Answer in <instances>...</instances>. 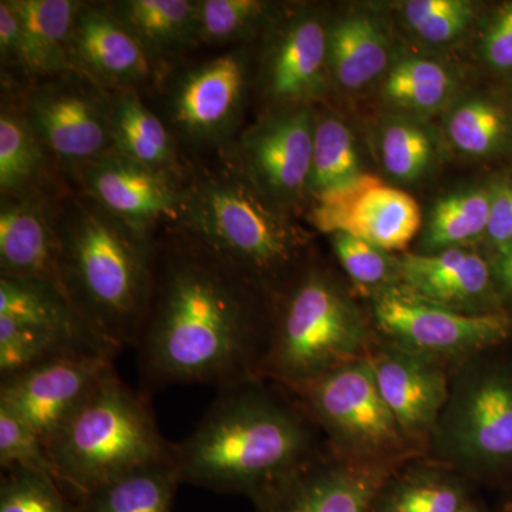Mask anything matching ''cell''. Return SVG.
Segmentation results:
<instances>
[{
	"label": "cell",
	"mask_w": 512,
	"mask_h": 512,
	"mask_svg": "<svg viewBox=\"0 0 512 512\" xmlns=\"http://www.w3.org/2000/svg\"><path fill=\"white\" fill-rule=\"evenodd\" d=\"M461 512H485V511L483 510V507H480V505H478L476 503V501L471 500L470 503H468L466 505V508H464V510Z\"/></svg>",
	"instance_id": "45"
},
{
	"label": "cell",
	"mask_w": 512,
	"mask_h": 512,
	"mask_svg": "<svg viewBox=\"0 0 512 512\" xmlns=\"http://www.w3.org/2000/svg\"><path fill=\"white\" fill-rule=\"evenodd\" d=\"M15 96L64 180L114 150L111 92L84 74L69 70L35 80Z\"/></svg>",
	"instance_id": "10"
},
{
	"label": "cell",
	"mask_w": 512,
	"mask_h": 512,
	"mask_svg": "<svg viewBox=\"0 0 512 512\" xmlns=\"http://www.w3.org/2000/svg\"><path fill=\"white\" fill-rule=\"evenodd\" d=\"M490 261L512 242V178L494 185L490 224L484 237Z\"/></svg>",
	"instance_id": "42"
},
{
	"label": "cell",
	"mask_w": 512,
	"mask_h": 512,
	"mask_svg": "<svg viewBox=\"0 0 512 512\" xmlns=\"http://www.w3.org/2000/svg\"><path fill=\"white\" fill-rule=\"evenodd\" d=\"M471 500L466 477L429 458L416 457L390 474L372 512H461Z\"/></svg>",
	"instance_id": "26"
},
{
	"label": "cell",
	"mask_w": 512,
	"mask_h": 512,
	"mask_svg": "<svg viewBox=\"0 0 512 512\" xmlns=\"http://www.w3.org/2000/svg\"><path fill=\"white\" fill-rule=\"evenodd\" d=\"M0 512H77L55 477L28 470L3 471Z\"/></svg>",
	"instance_id": "36"
},
{
	"label": "cell",
	"mask_w": 512,
	"mask_h": 512,
	"mask_svg": "<svg viewBox=\"0 0 512 512\" xmlns=\"http://www.w3.org/2000/svg\"><path fill=\"white\" fill-rule=\"evenodd\" d=\"M269 9V3L259 0H197L200 45L241 46L264 25Z\"/></svg>",
	"instance_id": "34"
},
{
	"label": "cell",
	"mask_w": 512,
	"mask_h": 512,
	"mask_svg": "<svg viewBox=\"0 0 512 512\" xmlns=\"http://www.w3.org/2000/svg\"><path fill=\"white\" fill-rule=\"evenodd\" d=\"M111 133L116 153L184 183L191 160L171 128L134 90L111 92Z\"/></svg>",
	"instance_id": "22"
},
{
	"label": "cell",
	"mask_w": 512,
	"mask_h": 512,
	"mask_svg": "<svg viewBox=\"0 0 512 512\" xmlns=\"http://www.w3.org/2000/svg\"><path fill=\"white\" fill-rule=\"evenodd\" d=\"M72 70L109 92L153 94L164 72L107 2H83L70 39Z\"/></svg>",
	"instance_id": "15"
},
{
	"label": "cell",
	"mask_w": 512,
	"mask_h": 512,
	"mask_svg": "<svg viewBox=\"0 0 512 512\" xmlns=\"http://www.w3.org/2000/svg\"><path fill=\"white\" fill-rule=\"evenodd\" d=\"M318 427L281 384L251 377L218 389L195 429L174 443L183 484L259 500L315 460Z\"/></svg>",
	"instance_id": "2"
},
{
	"label": "cell",
	"mask_w": 512,
	"mask_h": 512,
	"mask_svg": "<svg viewBox=\"0 0 512 512\" xmlns=\"http://www.w3.org/2000/svg\"><path fill=\"white\" fill-rule=\"evenodd\" d=\"M367 359L404 436L426 456L450 394L453 367L379 338Z\"/></svg>",
	"instance_id": "17"
},
{
	"label": "cell",
	"mask_w": 512,
	"mask_h": 512,
	"mask_svg": "<svg viewBox=\"0 0 512 512\" xmlns=\"http://www.w3.org/2000/svg\"><path fill=\"white\" fill-rule=\"evenodd\" d=\"M481 50L485 63L497 72L512 70V3L500 6L485 26Z\"/></svg>",
	"instance_id": "41"
},
{
	"label": "cell",
	"mask_w": 512,
	"mask_h": 512,
	"mask_svg": "<svg viewBox=\"0 0 512 512\" xmlns=\"http://www.w3.org/2000/svg\"><path fill=\"white\" fill-rule=\"evenodd\" d=\"M400 466L322 453L256 500V512H372L380 488Z\"/></svg>",
	"instance_id": "18"
},
{
	"label": "cell",
	"mask_w": 512,
	"mask_h": 512,
	"mask_svg": "<svg viewBox=\"0 0 512 512\" xmlns=\"http://www.w3.org/2000/svg\"><path fill=\"white\" fill-rule=\"evenodd\" d=\"M512 121L500 104L488 99L464 101L447 120V134L461 153L490 157L508 143Z\"/></svg>",
	"instance_id": "33"
},
{
	"label": "cell",
	"mask_w": 512,
	"mask_h": 512,
	"mask_svg": "<svg viewBox=\"0 0 512 512\" xmlns=\"http://www.w3.org/2000/svg\"><path fill=\"white\" fill-rule=\"evenodd\" d=\"M311 221L323 234H348L386 252L404 251L421 225L412 195L372 174L315 198Z\"/></svg>",
	"instance_id": "14"
},
{
	"label": "cell",
	"mask_w": 512,
	"mask_h": 512,
	"mask_svg": "<svg viewBox=\"0 0 512 512\" xmlns=\"http://www.w3.org/2000/svg\"><path fill=\"white\" fill-rule=\"evenodd\" d=\"M22 30L28 82L72 70L70 39L82 0H6Z\"/></svg>",
	"instance_id": "25"
},
{
	"label": "cell",
	"mask_w": 512,
	"mask_h": 512,
	"mask_svg": "<svg viewBox=\"0 0 512 512\" xmlns=\"http://www.w3.org/2000/svg\"><path fill=\"white\" fill-rule=\"evenodd\" d=\"M77 352L113 355L86 340L0 318V379Z\"/></svg>",
	"instance_id": "31"
},
{
	"label": "cell",
	"mask_w": 512,
	"mask_h": 512,
	"mask_svg": "<svg viewBox=\"0 0 512 512\" xmlns=\"http://www.w3.org/2000/svg\"><path fill=\"white\" fill-rule=\"evenodd\" d=\"M146 394L113 369L47 443L56 481L72 501L137 468L174 460V443L158 429Z\"/></svg>",
	"instance_id": "6"
},
{
	"label": "cell",
	"mask_w": 512,
	"mask_h": 512,
	"mask_svg": "<svg viewBox=\"0 0 512 512\" xmlns=\"http://www.w3.org/2000/svg\"><path fill=\"white\" fill-rule=\"evenodd\" d=\"M117 18L146 47L164 72L200 47L197 0H113Z\"/></svg>",
	"instance_id": "23"
},
{
	"label": "cell",
	"mask_w": 512,
	"mask_h": 512,
	"mask_svg": "<svg viewBox=\"0 0 512 512\" xmlns=\"http://www.w3.org/2000/svg\"><path fill=\"white\" fill-rule=\"evenodd\" d=\"M360 174L355 140L349 128L336 117L316 119L308 195L318 198L350 183Z\"/></svg>",
	"instance_id": "32"
},
{
	"label": "cell",
	"mask_w": 512,
	"mask_h": 512,
	"mask_svg": "<svg viewBox=\"0 0 512 512\" xmlns=\"http://www.w3.org/2000/svg\"><path fill=\"white\" fill-rule=\"evenodd\" d=\"M397 261L400 284L427 301L471 315L507 313L495 288L490 261L473 249L406 254Z\"/></svg>",
	"instance_id": "21"
},
{
	"label": "cell",
	"mask_w": 512,
	"mask_h": 512,
	"mask_svg": "<svg viewBox=\"0 0 512 512\" xmlns=\"http://www.w3.org/2000/svg\"><path fill=\"white\" fill-rule=\"evenodd\" d=\"M433 143L416 124L396 121L382 137V160L387 173L400 181H414L429 168Z\"/></svg>",
	"instance_id": "38"
},
{
	"label": "cell",
	"mask_w": 512,
	"mask_h": 512,
	"mask_svg": "<svg viewBox=\"0 0 512 512\" xmlns=\"http://www.w3.org/2000/svg\"><path fill=\"white\" fill-rule=\"evenodd\" d=\"M315 121L311 107L272 109L228 147L249 178L285 210L308 195Z\"/></svg>",
	"instance_id": "12"
},
{
	"label": "cell",
	"mask_w": 512,
	"mask_h": 512,
	"mask_svg": "<svg viewBox=\"0 0 512 512\" xmlns=\"http://www.w3.org/2000/svg\"><path fill=\"white\" fill-rule=\"evenodd\" d=\"M274 296L178 225L154 237L151 288L134 348L147 392L262 377Z\"/></svg>",
	"instance_id": "1"
},
{
	"label": "cell",
	"mask_w": 512,
	"mask_h": 512,
	"mask_svg": "<svg viewBox=\"0 0 512 512\" xmlns=\"http://www.w3.org/2000/svg\"><path fill=\"white\" fill-rule=\"evenodd\" d=\"M494 185L448 195L431 212L421 254H434L450 248H463L474 239L484 238L490 224Z\"/></svg>",
	"instance_id": "30"
},
{
	"label": "cell",
	"mask_w": 512,
	"mask_h": 512,
	"mask_svg": "<svg viewBox=\"0 0 512 512\" xmlns=\"http://www.w3.org/2000/svg\"><path fill=\"white\" fill-rule=\"evenodd\" d=\"M427 458L467 480L512 485V359L498 349L453 367Z\"/></svg>",
	"instance_id": "7"
},
{
	"label": "cell",
	"mask_w": 512,
	"mask_h": 512,
	"mask_svg": "<svg viewBox=\"0 0 512 512\" xmlns=\"http://www.w3.org/2000/svg\"><path fill=\"white\" fill-rule=\"evenodd\" d=\"M387 63V39L372 18L349 16L329 29V69L345 89H362L383 73Z\"/></svg>",
	"instance_id": "28"
},
{
	"label": "cell",
	"mask_w": 512,
	"mask_h": 512,
	"mask_svg": "<svg viewBox=\"0 0 512 512\" xmlns=\"http://www.w3.org/2000/svg\"><path fill=\"white\" fill-rule=\"evenodd\" d=\"M116 356L77 352L0 379V406L49 443L114 369Z\"/></svg>",
	"instance_id": "13"
},
{
	"label": "cell",
	"mask_w": 512,
	"mask_h": 512,
	"mask_svg": "<svg viewBox=\"0 0 512 512\" xmlns=\"http://www.w3.org/2000/svg\"><path fill=\"white\" fill-rule=\"evenodd\" d=\"M332 245L346 274L370 295L399 284V261L390 252L348 234H333Z\"/></svg>",
	"instance_id": "37"
},
{
	"label": "cell",
	"mask_w": 512,
	"mask_h": 512,
	"mask_svg": "<svg viewBox=\"0 0 512 512\" xmlns=\"http://www.w3.org/2000/svg\"><path fill=\"white\" fill-rule=\"evenodd\" d=\"M251 86V57L244 46L177 69L156 92L161 119L188 158L225 150L238 136Z\"/></svg>",
	"instance_id": "9"
},
{
	"label": "cell",
	"mask_w": 512,
	"mask_h": 512,
	"mask_svg": "<svg viewBox=\"0 0 512 512\" xmlns=\"http://www.w3.org/2000/svg\"><path fill=\"white\" fill-rule=\"evenodd\" d=\"M0 467L2 471L28 470L55 477L45 441L28 423L3 406H0Z\"/></svg>",
	"instance_id": "39"
},
{
	"label": "cell",
	"mask_w": 512,
	"mask_h": 512,
	"mask_svg": "<svg viewBox=\"0 0 512 512\" xmlns=\"http://www.w3.org/2000/svg\"><path fill=\"white\" fill-rule=\"evenodd\" d=\"M67 183L144 237L177 224L183 183L116 151L84 165Z\"/></svg>",
	"instance_id": "16"
},
{
	"label": "cell",
	"mask_w": 512,
	"mask_h": 512,
	"mask_svg": "<svg viewBox=\"0 0 512 512\" xmlns=\"http://www.w3.org/2000/svg\"><path fill=\"white\" fill-rule=\"evenodd\" d=\"M376 333L336 279L305 264L274 296L261 375L295 387L369 356Z\"/></svg>",
	"instance_id": "5"
},
{
	"label": "cell",
	"mask_w": 512,
	"mask_h": 512,
	"mask_svg": "<svg viewBox=\"0 0 512 512\" xmlns=\"http://www.w3.org/2000/svg\"><path fill=\"white\" fill-rule=\"evenodd\" d=\"M64 180L18 101L3 97L0 110V195L26 197L62 190Z\"/></svg>",
	"instance_id": "24"
},
{
	"label": "cell",
	"mask_w": 512,
	"mask_h": 512,
	"mask_svg": "<svg viewBox=\"0 0 512 512\" xmlns=\"http://www.w3.org/2000/svg\"><path fill=\"white\" fill-rule=\"evenodd\" d=\"M511 121H512V103H511Z\"/></svg>",
	"instance_id": "47"
},
{
	"label": "cell",
	"mask_w": 512,
	"mask_h": 512,
	"mask_svg": "<svg viewBox=\"0 0 512 512\" xmlns=\"http://www.w3.org/2000/svg\"><path fill=\"white\" fill-rule=\"evenodd\" d=\"M59 274L64 296L114 355L134 348L151 288L147 238L69 183L59 197Z\"/></svg>",
	"instance_id": "3"
},
{
	"label": "cell",
	"mask_w": 512,
	"mask_h": 512,
	"mask_svg": "<svg viewBox=\"0 0 512 512\" xmlns=\"http://www.w3.org/2000/svg\"><path fill=\"white\" fill-rule=\"evenodd\" d=\"M372 328L384 342L456 367L512 338L508 313L471 315L421 298L403 284L373 293Z\"/></svg>",
	"instance_id": "11"
},
{
	"label": "cell",
	"mask_w": 512,
	"mask_h": 512,
	"mask_svg": "<svg viewBox=\"0 0 512 512\" xmlns=\"http://www.w3.org/2000/svg\"><path fill=\"white\" fill-rule=\"evenodd\" d=\"M183 484L174 460L130 471L73 501L77 512H171Z\"/></svg>",
	"instance_id": "27"
},
{
	"label": "cell",
	"mask_w": 512,
	"mask_h": 512,
	"mask_svg": "<svg viewBox=\"0 0 512 512\" xmlns=\"http://www.w3.org/2000/svg\"><path fill=\"white\" fill-rule=\"evenodd\" d=\"M329 29L309 12L275 23L262 57V94L274 109L309 107L328 87Z\"/></svg>",
	"instance_id": "19"
},
{
	"label": "cell",
	"mask_w": 512,
	"mask_h": 512,
	"mask_svg": "<svg viewBox=\"0 0 512 512\" xmlns=\"http://www.w3.org/2000/svg\"><path fill=\"white\" fill-rule=\"evenodd\" d=\"M495 288L503 303L505 312L510 313L512 308V242L503 251L490 259Z\"/></svg>",
	"instance_id": "44"
},
{
	"label": "cell",
	"mask_w": 512,
	"mask_h": 512,
	"mask_svg": "<svg viewBox=\"0 0 512 512\" xmlns=\"http://www.w3.org/2000/svg\"><path fill=\"white\" fill-rule=\"evenodd\" d=\"M0 318L86 340L110 352L94 338L64 295L49 285L0 278Z\"/></svg>",
	"instance_id": "29"
},
{
	"label": "cell",
	"mask_w": 512,
	"mask_h": 512,
	"mask_svg": "<svg viewBox=\"0 0 512 512\" xmlns=\"http://www.w3.org/2000/svg\"><path fill=\"white\" fill-rule=\"evenodd\" d=\"M453 89L450 73L429 59L402 60L384 82V96L399 106L416 111H433L443 106Z\"/></svg>",
	"instance_id": "35"
},
{
	"label": "cell",
	"mask_w": 512,
	"mask_h": 512,
	"mask_svg": "<svg viewBox=\"0 0 512 512\" xmlns=\"http://www.w3.org/2000/svg\"><path fill=\"white\" fill-rule=\"evenodd\" d=\"M503 511L512 512V485H510V494H508L507 498H505Z\"/></svg>",
	"instance_id": "46"
},
{
	"label": "cell",
	"mask_w": 512,
	"mask_h": 512,
	"mask_svg": "<svg viewBox=\"0 0 512 512\" xmlns=\"http://www.w3.org/2000/svg\"><path fill=\"white\" fill-rule=\"evenodd\" d=\"M0 59L2 66L13 73V77H23L28 84L26 74L25 50H23L22 30L15 12L6 0H0Z\"/></svg>",
	"instance_id": "43"
},
{
	"label": "cell",
	"mask_w": 512,
	"mask_h": 512,
	"mask_svg": "<svg viewBox=\"0 0 512 512\" xmlns=\"http://www.w3.org/2000/svg\"><path fill=\"white\" fill-rule=\"evenodd\" d=\"M286 390L340 457L400 466L424 456L404 436L384 402L367 357Z\"/></svg>",
	"instance_id": "8"
},
{
	"label": "cell",
	"mask_w": 512,
	"mask_h": 512,
	"mask_svg": "<svg viewBox=\"0 0 512 512\" xmlns=\"http://www.w3.org/2000/svg\"><path fill=\"white\" fill-rule=\"evenodd\" d=\"M190 160L174 225L275 296L305 266L308 235L228 148Z\"/></svg>",
	"instance_id": "4"
},
{
	"label": "cell",
	"mask_w": 512,
	"mask_h": 512,
	"mask_svg": "<svg viewBox=\"0 0 512 512\" xmlns=\"http://www.w3.org/2000/svg\"><path fill=\"white\" fill-rule=\"evenodd\" d=\"M404 16L421 39L440 45L464 32L471 5L461 0H412L404 5Z\"/></svg>",
	"instance_id": "40"
},
{
	"label": "cell",
	"mask_w": 512,
	"mask_h": 512,
	"mask_svg": "<svg viewBox=\"0 0 512 512\" xmlns=\"http://www.w3.org/2000/svg\"><path fill=\"white\" fill-rule=\"evenodd\" d=\"M66 185L57 192L0 197V278L49 285L64 295L57 215Z\"/></svg>",
	"instance_id": "20"
}]
</instances>
